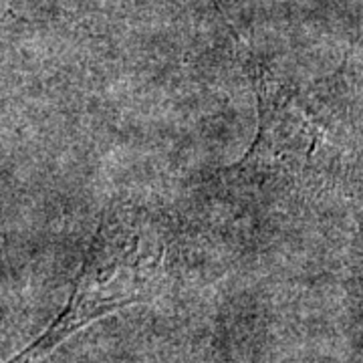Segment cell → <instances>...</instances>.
I'll return each instance as SVG.
<instances>
[{
    "instance_id": "1",
    "label": "cell",
    "mask_w": 363,
    "mask_h": 363,
    "mask_svg": "<svg viewBox=\"0 0 363 363\" xmlns=\"http://www.w3.org/2000/svg\"><path fill=\"white\" fill-rule=\"evenodd\" d=\"M259 128L248 152L226 172L240 190L264 198L323 192L345 169V133L321 93L250 65Z\"/></svg>"
},
{
    "instance_id": "2",
    "label": "cell",
    "mask_w": 363,
    "mask_h": 363,
    "mask_svg": "<svg viewBox=\"0 0 363 363\" xmlns=\"http://www.w3.org/2000/svg\"><path fill=\"white\" fill-rule=\"evenodd\" d=\"M166 259L168 228L162 218L138 204H111L91 238L65 309L6 363H39L79 329L150 301L162 285Z\"/></svg>"
}]
</instances>
